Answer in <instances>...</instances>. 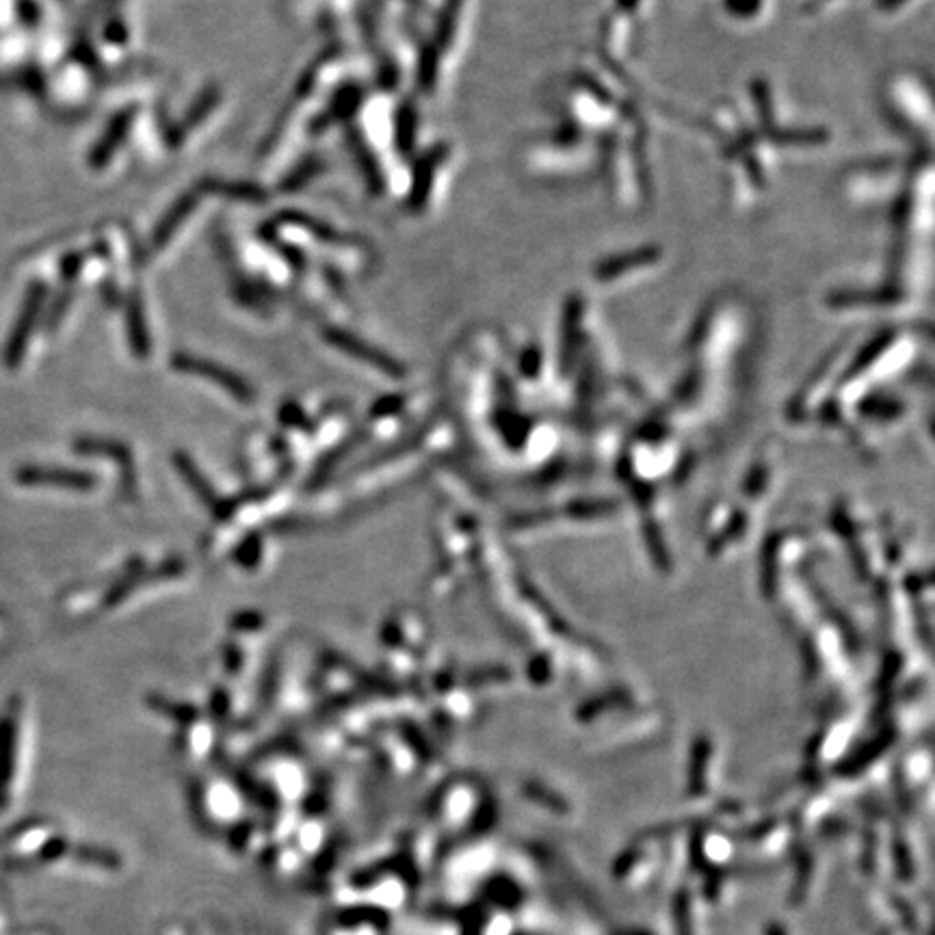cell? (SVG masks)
I'll use <instances>...</instances> for the list:
<instances>
[{"mask_svg": "<svg viewBox=\"0 0 935 935\" xmlns=\"http://www.w3.org/2000/svg\"><path fill=\"white\" fill-rule=\"evenodd\" d=\"M46 295H48V286L44 282H31L29 288H26L18 319L11 327V334L5 342V351H3L5 366L11 368V371L13 368H18L24 360V353H26V347H29L35 323L39 319V314H42L44 310Z\"/></svg>", "mask_w": 935, "mask_h": 935, "instance_id": "6da1fadb", "label": "cell"}, {"mask_svg": "<svg viewBox=\"0 0 935 935\" xmlns=\"http://www.w3.org/2000/svg\"><path fill=\"white\" fill-rule=\"evenodd\" d=\"M171 366H174L180 373H189V375H197V377L213 381L215 386L232 394V397L239 403H254V388L249 386L243 377L228 371V368L219 366L217 362L197 358V355H189V353H176L174 358H171Z\"/></svg>", "mask_w": 935, "mask_h": 935, "instance_id": "7a4b0ae2", "label": "cell"}, {"mask_svg": "<svg viewBox=\"0 0 935 935\" xmlns=\"http://www.w3.org/2000/svg\"><path fill=\"white\" fill-rule=\"evenodd\" d=\"M325 338H327V342H332V345L336 349H340L342 353H347V355H351V358L377 368V371H381V373H386L390 377L405 375V368L401 366V362L394 360L392 355H388L386 351L375 349L373 345H368L366 340L358 338L351 332H345V329L329 327V329H325Z\"/></svg>", "mask_w": 935, "mask_h": 935, "instance_id": "3957f363", "label": "cell"}, {"mask_svg": "<svg viewBox=\"0 0 935 935\" xmlns=\"http://www.w3.org/2000/svg\"><path fill=\"white\" fill-rule=\"evenodd\" d=\"M16 479L26 487H61V490L87 492L94 490L98 479L83 470H65L48 466H24L16 472Z\"/></svg>", "mask_w": 935, "mask_h": 935, "instance_id": "277c9868", "label": "cell"}, {"mask_svg": "<svg viewBox=\"0 0 935 935\" xmlns=\"http://www.w3.org/2000/svg\"><path fill=\"white\" fill-rule=\"evenodd\" d=\"M133 120H135V109H126L113 117V122L109 124L107 130H104V135L100 137L94 150H91V156H89L91 167L100 169L111 161L113 154L120 150V146L126 141L130 128H133Z\"/></svg>", "mask_w": 935, "mask_h": 935, "instance_id": "5b68a950", "label": "cell"}, {"mask_svg": "<svg viewBox=\"0 0 935 935\" xmlns=\"http://www.w3.org/2000/svg\"><path fill=\"white\" fill-rule=\"evenodd\" d=\"M18 743V723L16 710H9L5 717H0V808H5L9 797V784L13 778V760H16Z\"/></svg>", "mask_w": 935, "mask_h": 935, "instance_id": "8992f818", "label": "cell"}, {"mask_svg": "<svg viewBox=\"0 0 935 935\" xmlns=\"http://www.w3.org/2000/svg\"><path fill=\"white\" fill-rule=\"evenodd\" d=\"M362 98H364V91L360 85L340 87L332 98V104H329V107L319 117H316V122L312 126L314 133H321V130H325L327 126L347 120V117H351L355 111H358Z\"/></svg>", "mask_w": 935, "mask_h": 935, "instance_id": "52a82bcc", "label": "cell"}, {"mask_svg": "<svg viewBox=\"0 0 935 935\" xmlns=\"http://www.w3.org/2000/svg\"><path fill=\"white\" fill-rule=\"evenodd\" d=\"M219 89L217 87H208L204 94L197 98V102L191 107V111L182 117L180 124L171 130V135H169V146H180V143L187 139V135L191 133V130H195L197 126H200V122L204 120V117L213 111L217 104H219Z\"/></svg>", "mask_w": 935, "mask_h": 935, "instance_id": "ba28073f", "label": "cell"}, {"mask_svg": "<svg viewBox=\"0 0 935 935\" xmlns=\"http://www.w3.org/2000/svg\"><path fill=\"white\" fill-rule=\"evenodd\" d=\"M349 148L355 154V161H358V165L364 171V178H366V184H368V189H371V193H375V195L384 193V189H386L384 171H381L375 154L371 152V148L366 146V141L362 139V135L358 133V130H351Z\"/></svg>", "mask_w": 935, "mask_h": 935, "instance_id": "9c48e42d", "label": "cell"}, {"mask_svg": "<svg viewBox=\"0 0 935 935\" xmlns=\"http://www.w3.org/2000/svg\"><path fill=\"white\" fill-rule=\"evenodd\" d=\"M195 206H197V193L182 195L180 200L174 206H171L169 213L161 219V223L156 226L154 236H152V247L154 249L165 247L171 236H174V232L182 226L184 219H187L193 213Z\"/></svg>", "mask_w": 935, "mask_h": 935, "instance_id": "30bf717a", "label": "cell"}, {"mask_svg": "<svg viewBox=\"0 0 935 935\" xmlns=\"http://www.w3.org/2000/svg\"><path fill=\"white\" fill-rule=\"evenodd\" d=\"M442 158H444L442 148L429 150L425 156H420V161L416 163V169H414V180H412V193H410L412 208L425 206L427 197H429L433 174H436V169L442 163Z\"/></svg>", "mask_w": 935, "mask_h": 935, "instance_id": "8fae6325", "label": "cell"}, {"mask_svg": "<svg viewBox=\"0 0 935 935\" xmlns=\"http://www.w3.org/2000/svg\"><path fill=\"white\" fill-rule=\"evenodd\" d=\"M128 338H130V347L139 355V358H146L150 353V334H148V325H146V314H143L141 299L137 295L130 297L128 301Z\"/></svg>", "mask_w": 935, "mask_h": 935, "instance_id": "7c38bea8", "label": "cell"}, {"mask_svg": "<svg viewBox=\"0 0 935 935\" xmlns=\"http://www.w3.org/2000/svg\"><path fill=\"white\" fill-rule=\"evenodd\" d=\"M176 464H178V470H180L182 477L187 479V483L195 490V494L200 496V498L204 500V503L217 513V516H226V505H221V500H219L217 494L206 485L204 477H202L200 472H197V468L193 466L191 459H187L184 455H176Z\"/></svg>", "mask_w": 935, "mask_h": 935, "instance_id": "4fadbf2b", "label": "cell"}, {"mask_svg": "<svg viewBox=\"0 0 935 935\" xmlns=\"http://www.w3.org/2000/svg\"><path fill=\"white\" fill-rule=\"evenodd\" d=\"M204 189L213 191V193H221V195H230V197H236V200H245V202H260V200H265V193H262V189L254 187V184H247V182L206 180V182H204Z\"/></svg>", "mask_w": 935, "mask_h": 935, "instance_id": "5bb4252c", "label": "cell"}, {"mask_svg": "<svg viewBox=\"0 0 935 935\" xmlns=\"http://www.w3.org/2000/svg\"><path fill=\"white\" fill-rule=\"evenodd\" d=\"M394 137H397V146L403 152H410L416 139V113L410 102H405L397 111V126H394Z\"/></svg>", "mask_w": 935, "mask_h": 935, "instance_id": "9a60e30c", "label": "cell"}, {"mask_svg": "<svg viewBox=\"0 0 935 935\" xmlns=\"http://www.w3.org/2000/svg\"><path fill=\"white\" fill-rule=\"evenodd\" d=\"M319 171H321V161H319V158H316V156L306 158L304 163H301L297 169L291 171V176L282 180V191H284V193H295L297 189L304 187V184H306L308 180H312L316 174H319Z\"/></svg>", "mask_w": 935, "mask_h": 935, "instance_id": "2e32d148", "label": "cell"}, {"mask_svg": "<svg viewBox=\"0 0 935 935\" xmlns=\"http://www.w3.org/2000/svg\"><path fill=\"white\" fill-rule=\"evenodd\" d=\"M420 85H423V89H431L433 81H436V50H431V48H425L423 52H420Z\"/></svg>", "mask_w": 935, "mask_h": 935, "instance_id": "e0dca14e", "label": "cell"}]
</instances>
